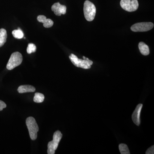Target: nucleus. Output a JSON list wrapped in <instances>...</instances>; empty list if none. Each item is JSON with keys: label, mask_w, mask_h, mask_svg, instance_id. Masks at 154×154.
Wrapping results in <instances>:
<instances>
[{"label": "nucleus", "mask_w": 154, "mask_h": 154, "mask_svg": "<svg viewBox=\"0 0 154 154\" xmlns=\"http://www.w3.org/2000/svg\"><path fill=\"white\" fill-rule=\"evenodd\" d=\"M26 124L28 127L30 138L32 140H36L39 128L35 119L32 116L28 117L26 120Z\"/></svg>", "instance_id": "nucleus-1"}, {"label": "nucleus", "mask_w": 154, "mask_h": 154, "mask_svg": "<svg viewBox=\"0 0 154 154\" xmlns=\"http://www.w3.org/2000/svg\"><path fill=\"white\" fill-rule=\"evenodd\" d=\"M70 60L72 63L77 67L82 68L84 69H89L91 68V66L93 64V62L90 60L88 58L82 60L79 59L76 56L71 54L69 56Z\"/></svg>", "instance_id": "nucleus-2"}, {"label": "nucleus", "mask_w": 154, "mask_h": 154, "mask_svg": "<svg viewBox=\"0 0 154 154\" xmlns=\"http://www.w3.org/2000/svg\"><path fill=\"white\" fill-rule=\"evenodd\" d=\"M96 8L93 3L88 0L85 2L84 5V13L85 18L89 22L94 20L96 14Z\"/></svg>", "instance_id": "nucleus-3"}, {"label": "nucleus", "mask_w": 154, "mask_h": 154, "mask_svg": "<svg viewBox=\"0 0 154 154\" xmlns=\"http://www.w3.org/2000/svg\"><path fill=\"white\" fill-rule=\"evenodd\" d=\"M63 137V134L60 131H57L53 135V139L48 144L47 152L48 154H55L59 143Z\"/></svg>", "instance_id": "nucleus-4"}, {"label": "nucleus", "mask_w": 154, "mask_h": 154, "mask_svg": "<svg viewBox=\"0 0 154 154\" xmlns=\"http://www.w3.org/2000/svg\"><path fill=\"white\" fill-rule=\"evenodd\" d=\"M23 57L20 53L15 52L11 54V57L9 59V61L7 64V68L9 70H11L19 66L22 63Z\"/></svg>", "instance_id": "nucleus-5"}, {"label": "nucleus", "mask_w": 154, "mask_h": 154, "mask_svg": "<svg viewBox=\"0 0 154 154\" xmlns=\"http://www.w3.org/2000/svg\"><path fill=\"white\" fill-rule=\"evenodd\" d=\"M120 4L123 10L129 12L136 11L139 7L137 0H121Z\"/></svg>", "instance_id": "nucleus-6"}, {"label": "nucleus", "mask_w": 154, "mask_h": 154, "mask_svg": "<svg viewBox=\"0 0 154 154\" xmlns=\"http://www.w3.org/2000/svg\"><path fill=\"white\" fill-rule=\"evenodd\" d=\"M154 27L152 22H140L132 25L131 29L134 32H146L151 30Z\"/></svg>", "instance_id": "nucleus-7"}, {"label": "nucleus", "mask_w": 154, "mask_h": 154, "mask_svg": "<svg viewBox=\"0 0 154 154\" xmlns=\"http://www.w3.org/2000/svg\"><path fill=\"white\" fill-rule=\"evenodd\" d=\"M51 10L56 16H60L62 14H66V7L60 5L59 2L56 3L51 7Z\"/></svg>", "instance_id": "nucleus-8"}, {"label": "nucleus", "mask_w": 154, "mask_h": 154, "mask_svg": "<svg viewBox=\"0 0 154 154\" xmlns=\"http://www.w3.org/2000/svg\"><path fill=\"white\" fill-rule=\"evenodd\" d=\"M143 107V105L140 104L137 105L135 110L134 111L132 115L133 121L135 124L137 126H139L140 124V114L141 110Z\"/></svg>", "instance_id": "nucleus-9"}, {"label": "nucleus", "mask_w": 154, "mask_h": 154, "mask_svg": "<svg viewBox=\"0 0 154 154\" xmlns=\"http://www.w3.org/2000/svg\"><path fill=\"white\" fill-rule=\"evenodd\" d=\"M37 19L38 22L43 23L45 28H51L53 25V21L51 19H47L46 17L43 15H39L37 17Z\"/></svg>", "instance_id": "nucleus-10"}, {"label": "nucleus", "mask_w": 154, "mask_h": 154, "mask_svg": "<svg viewBox=\"0 0 154 154\" xmlns=\"http://www.w3.org/2000/svg\"><path fill=\"white\" fill-rule=\"evenodd\" d=\"M35 91L36 89L33 86L29 85H24L19 86L18 89V92L20 94L34 92Z\"/></svg>", "instance_id": "nucleus-11"}, {"label": "nucleus", "mask_w": 154, "mask_h": 154, "mask_svg": "<svg viewBox=\"0 0 154 154\" xmlns=\"http://www.w3.org/2000/svg\"><path fill=\"white\" fill-rule=\"evenodd\" d=\"M138 47L140 51L143 55L146 56L149 54L150 51L149 46L144 42H140L139 43Z\"/></svg>", "instance_id": "nucleus-12"}, {"label": "nucleus", "mask_w": 154, "mask_h": 154, "mask_svg": "<svg viewBox=\"0 0 154 154\" xmlns=\"http://www.w3.org/2000/svg\"><path fill=\"white\" fill-rule=\"evenodd\" d=\"M7 33L5 29L2 28L0 29V47H2L7 41Z\"/></svg>", "instance_id": "nucleus-13"}, {"label": "nucleus", "mask_w": 154, "mask_h": 154, "mask_svg": "<svg viewBox=\"0 0 154 154\" xmlns=\"http://www.w3.org/2000/svg\"><path fill=\"white\" fill-rule=\"evenodd\" d=\"M44 99L45 96L43 94L36 93L33 98V101L36 103H42L44 101Z\"/></svg>", "instance_id": "nucleus-14"}, {"label": "nucleus", "mask_w": 154, "mask_h": 154, "mask_svg": "<svg viewBox=\"0 0 154 154\" xmlns=\"http://www.w3.org/2000/svg\"><path fill=\"white\" fill-rule=\"evenodd\" d=\"M119 149L121 154H130L128 147L125 144L122 143L119 144Z\"/></svg>", "instance_id": "nucleus-15"}, {"label": "nucleus", "mask_w": 154, "mask_h": 154, "mask_svg": "<svg viewBox=\"0 0 154 154\" xmlns=\"http://www.w3.org/2000/svg\"><path fill=\"white\" fill-rule=\"evenodd\" d=\"M12 34L15 38L19 39L23 38L24 36V33L19 28L18 30H13Z\"/></svg>", "instance_id": "nucleus-16"}, {"label": "nucleus", "mask_w": 154, "mask_h": 154, "mask_svg": "<svg viewBox=\"0 0 154 154\" xmlns=\"http://www.w3.org/2000/svg\"><path fill=\"white\" fill-rule=\"evenodd\" d=\"M36 48L35 45L33 43H29L27 48V53L30 54L32 53L35 52L36 51Z\"/></svg>", "instance_id": "nucleus-17"}, {"label": "nucleus", "mask_w": 154, "mask_h": 154, "mask_svg": "<svg viewBox=\"0 0 154 154\" xmlns=\"http://www.w3.org/2000/svg\"><path fill=\"white\" fill-rule=\"evenodd\" d=\"M154 153V146H152L151 147L148 149L146 152V154H153Z\"/></svg>", "instance_id": "nucleus-18"}, {"label": "nucleus", "mask_w": 154, "mask_h": 154, "mask_svg": "<svg viewBox=\"0 0 154 154\" xmlns=\"http://www.w3.org/2000/svg\"><path fill=\"white\" fill-rule=\"evenodd\" d=\"M7 105L3 101L0 100V111L3 110L4 108H6Z\"/></svg>", "instance_id": "nucleus-19"}, {"label": "nucleus", "mask_w": 154, "mask_h": 154, "mask_svg": "<svg viewBox=\"0 0 154 154\" xmlns=\"http://www.w3.org/2000/svg\"><path fill=\"white\" fill-rule=\"evenodd\" d=\"M83 58H84V59H85V58H86V57H84H84H83Z\"/></svg>", "instance_id": "nucleus-20"}]
</instances>
